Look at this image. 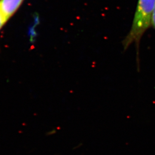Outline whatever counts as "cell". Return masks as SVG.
Returning a JSON list of instances; mask_svg holds the SVG:
<instances>
[{"label":"cell","mask_w":155,"mask_h":155,"mask_svg":"<svg viewBox=\"0 0 155 155\" xmlns=\"http://www.w3.org/2000/svg\"><path fill=\"white\" fill-rule=\"evenodd\" d=\"M155 0H139L130 32L123 41L124 49L135 43L137 51V61L139 62V45L140 39L150 26L154 11Z\"/></svg>","instance_id":"6da1fadb"},{"label":"cell","mask_w":155,"mask_h":155,"mask_svg":"<svg viewBox=\"0 0 155 155\" xmlns=\"http://www.w3.org/2000/svg\"><path fill=\"white\" fill-rule=\"evenodd\" d=\"M24 0H0V14L7 21L15 14Z\"/></svg>","instance_id":"7a4b0ae2"},{"label":"cell","mask_w":155,"mask_h":155,"mask_svg":"<svg viewBox=\"0 0 155 155\" xmlns=\"http://www.w3.org/2000/svg\"><path fill=\"white\" fill-rule=\"evenodd\" d=\"M7 22L3 18V17L0 14V30L3 28L4 26L5 25Z\"/></svg>","instance_id":"3957f363"},{"label":"cell","mask_w":155,"mask_h":155,"mask_svg":"<svg viewBox=\"0 0 155 155\" xmlns=\"http://www.w3.org/2000/svg\"><path fill=\"white\" fill-rule=\"evenodd\" d=\"M152 26L155 29V4L154 6V11L153 13L152 19Z\"/></svg>","instance_id":"277c9868"}]
</instances>
